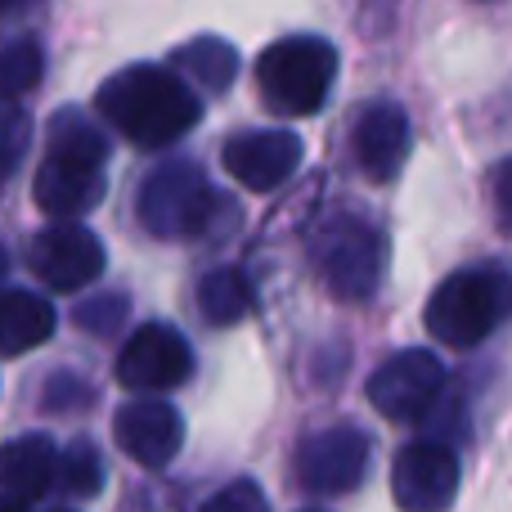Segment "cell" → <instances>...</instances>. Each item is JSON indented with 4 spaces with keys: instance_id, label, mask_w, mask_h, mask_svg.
<instances>
[{
    "instance_id": "3",
    "label": "cell",
    "mask_w": 512,
    "mask_h": 512,
    "mask_svg": "<svg viewBox=\"0 0 512 512\" xmlns=\"http://www.w3.org/2000/svg\"><path fill=\"white\" fill-rule=\"evenodd\" d=\"M512 315V274L481 265L459 270L432 292L427 301V333L441 346L472 351Z\"/></svg>"
},
{
    "instance_id": "12",
    "label": "cell",
    "mask_w": 512,
    "mask_h": 512,
    "mask_svg": "<svg viewBox=\"0 0 512 512\" xmlns=\"http://www.w3.org/2000/svg\"><path fill=\"white\" fill-rule=\"evenodd\" d=\"M113 436L131 463H140V468H167L180 454L185 423H180L176 405H167V400H158V396H140L117 409Z\"/></svg>"
},
{
    "instance_id": "24",
    "label": "cell",
    "mask_w": 512,
    "mask_h": 512,
    "mask_svg": "<svg viewBox=\"0 0 512 512\" xmlns=\"http://www.w3.org/2000/svg\"><path fill=\"white\" fill-rule=\"evenodd\" d=\"M495 207H499V225L512 234V162H504L495 176Z\"/></svg>"
},
{
    "instance_id": "22",
    "label": "cell",
    "mask_w": 512,
    "mask_h": 512,
    "mask_svg": "<svg viewBox=\"0 0 512 512\" xmlns=\"http://www.w3.org/2000/svg\"><path fill=\"white\" fill-rule=\"evenodd\" d=\"M126 319V297L122 292H99V297H86L77 306V324L95 337H113Z\"/></svg>"
},
{
    "instance_id": "14",
    "label": "cell",
    "mask_w": 512,
    "mask_h": 512,
    "mask_svg": "<svg viewBox=\"0 0 512 512\" xmlns=\"http://www.w3.org/2000/svg\"><path fill=\"white\" fill-rule=\"evenodd\" d=\"M351 144H355V162H360L364 176H369L373 185H391L409 158V144H414L409 113L400 104L364 108L355 131H351Z\"/></svg>"
},
{
    "instance_id": "4",
    "label": "cell",
    "mask_w": 512,
    "mask_h": 512,
    "mask_svg": "<svg viewBox=\"0 0 512 512\" xmlns=\"http://www.w3.org/2000/svg\"><path fill=\"white\" fill-rule=\"evenodd\" d=\"M333 72V45L319 36H288L256 59V90L274 117H315L333 90Z\"/></svg>"
},
{
    "instance_id": "10",
    "label": "cell",
    "mask_w": 512,
    "mask_h": 512,
    "mask_svg": "<svg viewBox=\"0 0 512 512\" xmlns=\"http://www.w3.org/2000/svg\"><path fill=\"white\" fill-rule=\"evenodd\" d=\"M27 265L50 292H86L104 274V243L86 225L59 221L32 239Z\"/></svg>"
},
{
    "instance_id": "5",
    "label": "cell",
    "mask_w": 512,
    "mask_h": 512,
    "mask_svg": "<svg viewBox=\"0 0 512 512\" xmlns=\"http://www.w3.org/2000/svg\"><path fill=\"white\" fill-rule=\"evenodd\" d=\"M310 265L342 301H364L378 292L387 270V239L360 216H333L310 234Z\"/></svg>"
},
{
    "instance_id": "1",
    "label": "cell",
    "mask_w": 512,
    "mask_h": 512,
    "mask_svg": "<svg viewBox=\"0 0 512 512\" xmlns=\"http://www.w3.org/2000/svg\"><path fill=\"white\" fill-rule=\"evenodd\" d=\"M95 108L135 149H167L185 140V131H194L203 113L194 86L180 72L153 68V63H135L108 77L95 95Z\"/></svg>"
},
{
    "instance_id": "15",
    "label": "cell",
    "mask_w": 512,
    "mask_h": 512,
    "mask_svg": "<svg viewBox=\"0 0 512 512\" xmlns=\"http://www.w3.org/2000/svg\"><path fill=\"white\" fill-rule=\"evenodd\" d=\"M59 481V450L50 436H18L0 445V508H32Z\"/></svg>"
},
{
    "instance_id": "8",
    "label": "cell",
    "mask_w": 512,
    "mask_h": 512,
    "mask_svg": "<svg viewBox=\"0 0 512 512\" xmlns=\"http://www.w3.org/2000/svg\"><path fill=\"white\" fill-rule=\"evenodd\" d=\"M194 373V351L171 324H144L126 337L117 355V382L135 396H162L189 382Z\"/></svg>"
},
{
    "instance_id": "20",
    "label": "cell",
    "mask_w": 512,
    "mask_h": 512,
    "mask_svg": "<svg viewBox=\"0 0 512 512\" xmlns=\"http://www.w3.org/2000/svg\"><path fill=\"white\" fill-rule=\"evenodd\" d=\"M59 486L72 499H90L104 490V454L90 441H77L59 454Z\"/></svg>"
},
{
    "instance_id": "6",
    "label": "cell",
    "mask_w": 512,
    "mask_h": 512,
    "mask_svg": "<svg viewBox=\"0 0 512 512\" xmlns=\"http://www.w3.org/2000/svg\"><path fill=\"white\" fill-rule=\"evenodd\" d=\"M216 194L194 162H162L135 189V221L153 239H194L212 225Z\"/></svg>"
},
{
    "instance_id": "27",
    "label": "cell",
    "mask_w": 512,
    "mask_h": 512,
    "mask_svg": "<svg viewBox=\"0 0 512 512\" xmlns=\"http://www.w3.org/2000/svg\"><path fill=\"white\" fill-rule=\"evenodd\" d=\"M306 512H319V508H306Z\"/></svg>"
},
{
    "instance_id": "17",
    "label": "cell",
    "mask_w": 512,
    "mask_h": 512,
    "mask_svg": "<svg viewBox=\"0 0 512 512\" xmlns=\"http://www.w3.org/2000/svg\"><path fill=\"white\" fill-rule=\"evenodd\" d=\"M171 63L180 68L185 81H198V86H207V90H225L234 81L239 54H234V45L221 41V36H198V41H189L185 50L171 54Z\"/></svg>"
},
{
    "instance_id": "2",
    "label": "cell",
    "mask_w": 512,
    "mask_h": 512,
    "mask_svg": "<svg viewBox=\"0 0 512 512\" xmlns=\"http://www.w3.org/2000/svg\"><path fill=\"white\" fill-rule=\"evenodd\" d=\"M104 167H108V140L90 117L63 108L50 122L45 140V162L36 171V207L50 221H81L90 207L104 198Z\"/></svg>"
},
{
    "instance_id": "26",
    "label": "cell",
    "mask_w": 512,
    "mask_h": 512,
    "mask_svg": "<svg viewBox=\"0 0 512 512\" xmlns=\"http://www.w3.org/2000/svg\"><path fill=\"white\" fill-rule=\"evenodd\" d=\"M5 270H9V252H5V243H0V283H5Z\"/></svg>"
},
{
    "instance_id": "16",
    "label": "cell",
    "mask_w": 512,
    "mask_h": 512,
    "mask_svg": "<svg viewBox=\"0 0 512 512\" xmlns=\"http://www.w3.org/2000/svg\"><path fill=\"white\" fill-rule=\"evenodd\" d=\"M54 337V306L41 292L0 288V355H27Z\"/></svg>"
},
{
    "instance_id": "25",
    "label": "cell",
    "mask_w": 512,
    "mask_h": 512,
    "mask_svg": "<svg viewBox=\"0 0 512 512\" xmlns=\"http://www.w3.org/2000/svg\"><path fill=\"white\" fill-rule=\"evenodd\" d=\"M23 5H32V0H0V14H9V9H23Z\"/></svg>"
},
{
    "instance_id": "23",
    "label": "cell",
    "mask_w": 512,
    "mask_h": 512,
    "mask_svg": "<svg viewBox=\"0 0 512 512\" xmlns=\"http://www.w3.org/2000/svg\"><path fill=\"white\" fill-rule=\"evenodd\" d=\"M203 512H270V504H265V490L256 481H230L207 499Z\"/></svg>"
},
{
    "instance_id": "21",
    "label": "cell",
    "mask_w": 512,
    "mask_h": 512,
    "mask_svg": "<svg viewBox=\"0 0 512 512\" xmlns=\"http://www.w3.org/2000/svg\"><path fill=\"white\" fill-rule=\"evenodd\" d=\"M27 149H32V117L18 99H0V185L18 171Z\"/></svg>"
},
{
    "instance_id": "13",
    "label": "cell",
    "mask_w": 512,
    "mask_h": 512,
    "mask_svg": "<svg viewBox=\"0 0 512 512\" xmlns=\"http://www.w3.org/2000/svg\"><path fill=\"white\" fill-rule=\"evenodd\" d=\"M301 167V140L292 131H243L225 144V171L252 194L279 189Z\"/></svg>"
},
{
    "instance_id": "9",
    "label": "cell",
    "mask_w": 512,
    "mask_h": 512,
    "mask_svg": "<svg viewBox=\"0 0 512 512\" xmlns=\"http://www.w3.org/2000/svg\"><path fill=\"white\" fill-rule=\"evenodd\" d=\"M369 441L360 427L337 423V427H319L306 441L297 445V481L310 495H351L369 472Z\"/></svg>"
},
{
    "instance_id": "19",
    "label": "cell",
    "mask_w": 512,
    "mask_h": 512,
    "mask_svg": "<svg viewBox=\"0 0 512 512\" xmlns=\"http://www.w3.org/2000/svg\"><path fill=\"white\" fill-rule=\"evenodd\" d=\"M45 54L32 36H9L0 41V99H18L41 81Z\"/></svg>"
},
{
    "instance_id": "18",
    "label": "cell",
    "mask_w": 512,
    "mask_h": 512,
    "mask_svg": "<svg viewBox=\"0 0 512 512\" xmlns=\"http://www.w3.org/2000/svg\"><path fill=\"white\" fill-rule=\"evenodd\" d=\"M198 310H203L207 324H239L252 310V283L239 270L221 265V270L203 274V283H198Z\"/></svg>"
},
{
    "instance_id": "7",
    "label": "cell",
    "mask_w": 512,
    "mask_h": 512,
    "mask_svg": "<svg viewBox=\"0 0 512 512\" xmlns=\"http://www.w3.org/2000/svg\"><path fill=\"white\" fill-rule=\"evenodd\" d=\"M445 391V364L432 351H400L369 378V400L391 423H423Z\"/></svg>"
},
{
    "instance_id": "11",
    "label": "cell",
    "mask_w": 512,
    "mask_h": 512,
    "mask_svg": "<svg viewBox=\"0 0 512 512\" xmlns=\"http://www.w3.org/2000/svg\"><path fill=\"white\" fill-rule=\"evenodd\" d=\"M391 495L400 512H445L459 495V459L441 441H414L391 463Z\"/></svg>"
}]
</instances>
